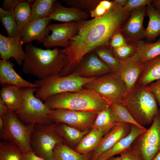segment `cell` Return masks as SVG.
I'll return each mask as SVG.
<instances>
[{"label": "cell", "instance_id": "cell-1", "mask_svg": "<svg viewBox=\"0 0 160 160\" xmlns=\"http://www.w3.org/2000/svg\"><path fill=\"white\" fill-rule=\"evenodd\" d=\"M129 13L123 8L113 7L102 17L78 22L76 34L68 46L61 49L66 56V62L59 76L72 73L83 57L97 48L110 47L112 37L121 31V25Z\"/></svg>", "mask_w": 160, "mask_h": 160}, {"label": "cell", "instance_id": "cell-2", "mask_svg": "<svg viewBox=\"0 0 160 160\" xmlns=\"http://www.w3.org/2000/svg\"><path fill=\"white\" fill-rule=\"evenodd\" d=\"M22 70L25 73L41 79L59 75L66 65V57L61 49H43L31 43L26 44Z\"/></svg>", "mask_w": 160, "mask_h": 160}, {"label": "cell", "instance_id": "cell-3", "mask_svg": "<svg viewBox=\"0 0 160 160\" xmlns=\"http://www.w3.org/2000/svg\"><path fill=\"white\" fill-rule=\"evenodd\" d=\"M44 103L51 110L65 109L96 113L111 105L95 92L85 88L54 95Z\"/></svg>", "mask_w": 160, "mask_h": 160}, {"label": "cell", "instance_id": "cell-4", "mask_svg": "<svg viewBox=\"0 0 160 160\" xmlns=\"http://www.w3.org/2000/svg\"><path fill=\"white\" fill-rule=\"evenodd\" d=\"M122 104L139 124H151L159 111L158 103L147 86L136 84L128 92Z\"/></svg>", "mask_w": 160, "mask_h": 160}, {"label": "cell", "instance_id": "cell-5", "mask_svg": "<svg viewBox=\"0 0 160 160\" xmlns=\"http://www.w3.org/2000/svg\"><path fill=\"white\" fill-rule=\"evenodd\" d=\"M97 77L82 78L73 72L65 76H60L58 75L38 79L34 82L38 86L35 95L44 101L55 95L80 90L83 88L85 84L94 80Z\"/></svg>", "mask_w": 160, "mask_h": 160}, {"label": "cell", "instance_id": "cell-6", "mask_svg": "<svg viewBox=\"0 0 160 160\" xmlns=\"http://www.w3.org/2000/svg\"><path fill=\"white\" fill-rule=\"evenodd\" d=\"M3 128L0 130V138L17 146L23 153L32 151L31 139L36 124H26L15 113L9 110L3 117Z\"/></svg>", "mask_w": 160, "mask_h": 160}, {"label": "cell", "instance_id": "cell-7", "mask_svg": "<svg viewBox=\"0 0 160 160\" xmlns=\"http://www.w3.org/2000/svg\"><path fill=\"white\" fill-rule=\"evenodd\" d=\"M37 88H23L22 102L20 108L14 112L26 124H50L54 123L50 118V109L34 95Z\"/></svg>", "mask_w": 160, "mask_h": 160}, {"label": "cell", "instance_id": "cell-8", "mask_svg": "<svg viewBox=\"0 0 160 160\" xmlns=\"http://www.w3.org/2000/svg\"><path fill=\"white\" fill-rule=\"evenodd\" d=\"M83 87L95 92L111 105L121 103L128 93L119 73L114 71L97 77Z\"/></svg>", "mask_w": 160, "mask_h": 160}, {"label": "cell", "instance_id": "cell-9", "mask_svg": "<svg viewBox=\"0 0 160 160\" xmlns=\"http://www.w3.org/2000/svg\"><path fill=\"white\" fill-rule=\"evenodd\" d=\"M54 124H35L31 135L32 151L45 160H55L53 150L55 146L58 143L66 144L63 138L55 131Z\"/></svg>", "mask_w": 160, "mask_h": 160}, {"label": "cell", "instance_id": "cell-10", "mask_svg": "<svg viewBox=\"0 0 160 160\" xmlns=\"http://www.w3.org/2000/svg\"><path fill=\"white\" fill-rule=\"evenodd\" d=\"M131 147L140 154L142 160H152L160 152V109L149 128L140 134Z\"/></svg>", "mask_w": 160, "mask_h": 160}, {"label": "cell", "instance_id": "cell-11", "mask_svg": "<svg viewBox=\"0 0 160 160\" xmlns=\"http://www.w3.org/2000/svg\"><path fill=\"white\" fill-rule=\"evenodd\" d=\"M97 113L76 110L56 109L51 110L49 116L54 123L66 124L80 131H90Z\"/></svg>", "mask_w": 160, "mask_h": 160}, {"label": "cell", "instance_id": "cell-12", "mask_svg": "<svg viewBox=\"0 0 160 160\" xmlns=\"http://www.w3.org/2000/svg\"><path fill=\"white\" fill-rule=\"evenodd\" d=\"M47 27L51 33L42 43L44 47L47 49L57 47L64 48L68 46L70 40L76 34L79 24L78 22L52 24Z\"/></svg>", "mask_w": 160, "mask_h": 160}, {"label": "cell", "instance_id": "cell-13", "mask_svg": "<svg viewBox=\"0 0 160 160\" xmlns=\"http://www.w3.org/2000/svg\"><path fill=\"white\" fill-rule=\"evenodd\" d=\"M146 12L145 6L132 11L128 21L121 28V32L125 39L135 44L145 37L143 22Z\"/></svg>", "mask_w": 160, "mask_h": 160}, {"label": "cell", "instance_id": "cell-14", "mask_svg": "<svg viewBox=\"0 0 160 160\" xmlns=\"http://www.w3.org/2000/svg\"><path fill=\"white\" fill-rule=\"evenodd\" d=\"M144 63L135 52L129 57L120 60L118 72L125 83L128 92L134 87L143 72Z\"/></svg>", "mask_w": 160, "mask_h": 160}, {"label": "cell", "instance_id": "cell-15", "mask_svg": "<svg viewBox=\"0 0 160 160\" xmlns=\"http://www.w3.org/2000/svg\"><path fill=\"white\" fill-rule=\"evenodd\" d=\"M131 124L121 122L113 127L104 135L97 148L91 153L90 160H95L121 139L130 133Z\"/></svg>", "mask_w": 160, "mask_h": 160}, {"label": "cell", "instance_id": "cell-16", "mask_svg": "<svg viewBox=\"0 0 160 160\" xmlns=\"http://www.w3.org/2000/svg\"><path fill=\"white\" fill-rule=\"evenodd\" d=\"M112 71L93 52L85 55L73 71L84 78L105 75Z\"/></svg>", "mask_w": 160, "mask_h": 160}, {"label": "cell", "instance_id": "cell-17", "mask_svg": "<svg viewBox=\"0 0 160 160\" xmlns=\"http://www.w3.org/2000/svg\"><path fill=\"white\" fill-rule=\"evenodd\" d=\"M20 34L10 37L0 34V55L2 60H9L12 58L17 64L22 65L25 57Z\"/></svg>", "mask_w": 160, "mask_h": 160}, {"label": "cell", "instance_id": "cell-18", "mask_svg": "<svg viewBox=\"0 0 160 160\" xmlns=\"http://www.w3.org/2000/svg\"><path fill=\"white\" fill-rule=\"evenodd\" d=\"M51 20L47 17L30 21L20 34L23 44L30 43L33 41L42 43L49 35L50 31L47 27Z\"/></svg>", "mask_w": 160, "mask_h": 160}, {"label": "cell", "instance_id": "cell-19", "mask_svg": "<svg viewBox=\"0 0 160 160\" xmlns=\"http://www.w3.org/2000/svg\"><path fill=\"white\" fill-rule=\"evenodd\" d=\"M0 83L2 86L12 85L20 88H37V85L28 81L14 70L9 60H0Z\"/></svg>", "mask_w": 160, "mask_h": 160}, {"label": "cell", "instance_id": "cell-20", "mask_svg": "<svg viewBox=\"0 0 160 160\" xmlns=\"http://www.w3.org/2000/svg\"><path fill=\"white\" fill-rule=\"evenodd\" d=\"M89 15V14L78 9L65 7L55 0L52 12L49 17L52 20L66 23L86 20Z\"/></svg>", "mask_w": 160, "mask_h": 160}, {"label": "cell", "instance_id": "cell-21", "mask_svg": "<svg viewBox=\"0 0 160 160\" xmlns=\"http://www.w3.org/2000/svg\"><path fill=\"white\" fill-rule=\"evenodd\" d=\"M146 129H142L136 126L131 124V131L128 135L120 140L109 150L100 155L95 160H106L120 154L131 147L136 138Z\"/></svg>", "mask_w": 160, "mask_h": 160}, {"label": "cell", "instance_id": "cell-22", "mask_svg": "<svg viewBox=\"0 0 160 160\" xmlns=\"http://www.w3.org/2000/svg\"><path fill=\"white\" fill-rule=\"evenodd\" d=\"M0 98L8 110L15 112L20 107L22 102V88L12 85L2 86Z\"/></svg>", "mask_w": 160, "mask_h": 160}, {"label": "cell", "instance_id": "cell-23", "mask_svg": "<svg viewBox=\"0 0 160 160\" xmlns=\"http://www.w3.org/2000/svg\"><path fill=\"white\" fill-rule=\"evenodd\" d=\"M56 132L64 139L66 144L74 149L90 131H82L64 123H54Z\"/></svg>", "mask_w": 160, "mask_h": 160}, {"label": "cell", "instance_id": "cell-24", "mask_svg": "<svg viewBox=\"0 0 160 160\" xmlns=\"http://www.w3.org/2000/svg\"><path fill=\"white\" fill-rule=\"evenodd\" d=\"M119 123L110 105L97 113L91 129H97L105 135Z\"/></svg>", "mask_w": 160, "mask_h": 160}, {"label": "cell", "instance_id": "cell-25", "mask_svg": "<svg viewBox=\"0 0 160 160\" xmlns=\"http://www.w3.org/2000/svg\"><path fill=\"white\" fill-rule=\"evenodd\" d=\"M143 71L137 83L147 86L160 80V55L144 63Z\"/></svg>", "mask_w": 160, "mask_h": 160}, {"label": "cell", "instance_id": "cell-26", "mask_svg": "<svg viewBox=\"0 0 160 160\" xmlns=\"http://www.w3.org/2000/svg\"><path fill=\"white\" fill-rule=\"evenodd\" d=\"M104 135L97 129H91L74 149L81 154L90 153L97 148Z\"/></svg>", "mask_w": 160, "mask_h": 160}, {"label": "cell", "instance_id": "cell-27", "mask_svg": "<svg viewBox=\"0 0 160 160\" xmlns=\"http://www.w3.org/2000/svg\"><path fill=\"white\" fill-rule=\"evenodd\" d=\"M135 46V53L143 63L160 55V39L151 43L141 40Z\"/></svg>", "mask_w": 160, "mask_h": 160}, {"label": "cell", "instance_id": "cell-28", "mask_svg": "<svg viewBox=\"0 0 160 160\" xmlns=\"http://www.w3.org/2000/svg\"><path fill=\"white\" fill-rule=\"evenodd\" d=\"M91 153H80L65 143L57 144L53 150L55 160H90Z\"/></svg>", "mask_w": 160, "mask_h": 160}, {"label": "cell", "instance_id": "cell-29", "mask_svg": "<svg viewBox=\"0 0 160 160\" xmlns=\"http://www.w3.org/2000/svg\"><path fill=\"white\" fill-rule=\"evenodd\" d=\"M152 3L147 5L146 8L149 20L145 29V37L151 39H154L160 35V12Z\"/></svg>", "mask_w": 160, "mask_h": 160}, {"label": "cell", "instance_id": "cell-30", "mask_svg": "<svg viewBox=\"0 0 160 160\" xmlns=\"http://www.w3.org/2000/svg\"><path fill=\"white\" fill-rule=\"evenodd\" d=\"M35 0H20L14 9L15 19L20 34L30 21L31 3Z\"/></svg>", "mask_w": 160, "mask_h": 160}, {"label": "cell", "instance_id": "cell-31", "mask_svg": "<svg viewBox=\"0 0 160 160\" xmlns=\"http://www.w3.org/2000/svg\"><path fill=\"white\" fill-rule=\"evenodd\" d=\"M55 0H35L32 5L30 21L49 17Z\"/></svg>", "mask_w": 160, "mask_h": 160}, {"label": "cell", "instance_id": "cell-32", "mask_svg": "<svg viewBox=\"0 0 160 160\" xmlns=\"http://www.w3.org/2000/svg\"><path fill=\"white\" fill-rule=\"evenodd\" d=\"M93 52L112 71L119 72L120 67V60L114 55L110 47H99Z\"/></svg>", "mask_w": 160, "mask_h": 160}, {"label": "cell", "instance_id": "cell-33", "mask_svg": "<svg viewBox=\"0 0 160 160\" xmlns=\"http://www.w3.org/2000/svg\"><path fill=\"white\" fill-rule=\"evenodd\" d=\"M0 19L8 37H14L20 34L15 19L14 10L6 11L0 14Z\"/></svg>", "mask_w": 160, "mask_h": 160}, {"label": "cell", "instance_id": "cell-34", "mask_svg": "<svg viewBox=\"0 0 160 160\" xmlns=\"http://www.w3.org/2000/svg\"><path fill=\"white\" fill-rule=\"evenodd\" d=\"M23 153L17 146L2 141L0 142V160H22Z\"/></svg>", "mask_w": 160, "mask_h": 160}, {"label": "cell", "instance_id": "cell-35", "mask_svg": "<svg viewBox=\"0 0 160 160\" xmlns=\"http://www.w3.org/2000/svg\"><path fill=\"white\" fill-rule=\"evenodd\" d=\"M112 110L119 123H129L144 129H146L139 124L133 118L127 108L121 103L111 105Z\"/></svg>", "mask_w": 160, "mask_h": 160}, {"label": "cell", "instance_id": "cell-36", "mask_svg": "<svg viewBox=\"0 0 160 160\" xmlns=\"http://www.w3.org/2000/svg\"><path fill=\"white\" fill-rule=\"evenodd\" d=\"M100 0H62L69 7L79 9L89 14L94 9Z\"/></svg>", "mask_w": 160, "mask_h": 160}, {"label": "cell", "instance_id": "cell-37", "mask_svg": "<svg viewBox=\"0 0 160 160\" xmlns=\"http://www.w3.org/2000/svg\"><path fill=\"white\" fill-rule=\"evenodd\" d=\"M116 57L120 60L126 58L135 52V44H127L123 46L113 49H111Z\"/></svg>", "mask_w": 160, "mask_h": 160}, {"label": "cell", "instance_id": "cell-38", "mask_svg": "<svg viewBox=\"0 0 160 160\" xmlns=\"http://www.w3.org/2000/svg\"><path fill=\"white\" fill-rule=\"evenodd\" d=\"M151 0H128L123 7L127 12L130 13L132 10L141 7L145 6L152 3Z\"/></svg>", "mask_w": 160, "mask_h": 160}, {"label": "cell", "instance_id": "cell-39", "mask_svg": "<svg viewBox=\"0 0 160 160\" xmlns=\"http://www.w3.org/2000/svg\"><path fill=\"white\" fill-rule=\"evenodd\" d=\"M126 39L121 31L116 33L112 37L110 42L111 49L120 47L127 44Z\"/></svg>", "mask_w": 160, "mask_h": 160}, {"label": "cell", "instance_id": "cell-40", "mask_svg": "<svg viewBox=\"0 0 160 160\" xmlns=\"http://www.w3.org/2000/svg\"><path fill=\"white\" fill-rule=\"evenodd\" d=\"M120 154L122 160H142L138 152L132 147Z\"/></svg>", "mask_w": 160, "mask_h": 160}, {"label": "cell", "instance_id": "cell-41", "mask_svg": "<svg viewBox=\"0 0 160 160\" xmlns=\"http://www.w3.org/2000/svg\"><path fill=\"white\" fill-rule=\"evenodd\" d=\"M147 86L156 99L160 109V80L154 81Z\"/></svg>", "mask_w": 160, "mask_h": 160}, {"label": "cell", "instance_id": "cell-42", "mask_svg": "<svg viewBox=\"0 0 160 160\" xmlns=\"http://www.w3.org/2000/svg\"><path fill=\"white\" fill-rule=\"evenodd\" d=\"M101 0L95 8L89 13L90 16L92 18L102 17L109 11L101 3Z\"/></svg>", "mask_w": 160, "mask_h": 160}, {"label": "cell", "instance_id": "cell-43", "mask_svg": "<svg viewBox=\"0 0 160 160\" xmlns=\"http://www.w3.org/2000/svg\"><path fill=\"white\" fill-rule=\"evenodd\" d=\"M19 1L17 0H4L2 8L6 11L14 10Z\"/></svg>", "mask_w": 160, "mask_h": 160}, {"label": "cell", "instance_id": "cell-44", "mask_svg": "<svg viewBox=\"0 0 160 160\" xmlns=\"http://www.w3.org/2000/svg\"><path fill=\"white\" fill-rule=\"evenodd\" d=\"M22 160H45L36 154L33 151H30L23 153Z\"/></svg>", "mask_w": 160, "mask_h": 160}, {"label": "cell", "instance_id": "cell-45", "mask_svg": "<svg viewBox=\"0 0 160 160\" xmlns=\"http://www.w3.org/2000/svg\"><path fill=\"white\" fill-rule=\"evenodd\" d=\"M8 110L7 107L0 98V116L3 117Z\"/></svg>", "mask_w": 160, "mask_h": 160}, {"label": "cell", "instance_id": "cell-46", "mask_svg": "<svg viewBox=\"0 0 160 160\" xmlns=\"http://www.w3.org/2000/svg\"><path fill=\"white\" fill-rule=\"evenodd\" d=\"M127 0H114L113 1V7L123 8L127 3Z\"/></svg>", "mask_w": 160, "mask_h": 160}, {"label": "cell", "instance_id": "cell-47", "mask_svg": "<svg viewBox=\"0 0 160 160\" xmlns=\"http://www.w3.org/2000/svg\"><path fill=\"white\" fill-rule=\"evenodd\" d=\"M153 6L160 12V0H153Z\"/></svg>", "mask_w": 160, "mask_h": 160}, {"label": "cell", "instance_id": "cell-48", "mask_svg": "<svg viewBox=\"0 0 160 160\" xmlns=\"http://www.w3.org/2000/svg\"><path fill=\"white\" fill-rule=\"evenodd\" d=\"M4 125V120L3 117L0 116V130L3 128Z\"/></svg>", "mask_w": 160, "mask_h": 160}, {"label": "cell", "instance_id": "cell-49", "mask_svg": "<svg viewBox=\"0 0 160 160\" xmlns=\"http://www.w3.org/2000/svg\"><path fill=\"white\" fill-rule=\"evenodd\" d=\"M106 160H122L120 156L115 157L114 156L111 157Z\"/></svg>", "mask_w": 160, "mask_h": 160}, {"label": "cell", "instance_id": "cell-50", "mask_svg": "<svg viewBox=\"0 0 160 160\" xmlns=\"http://www.w3.org/2000/svg\"><path fill=\"white\" fill-rule=\"evenodd\" d=\"M152 160H160V152L155 156Z\"/></svg>", "mask_w": 160, "mask_h": 160}]
</instances>
